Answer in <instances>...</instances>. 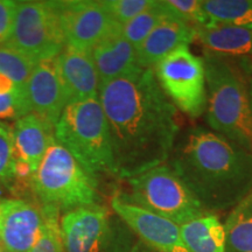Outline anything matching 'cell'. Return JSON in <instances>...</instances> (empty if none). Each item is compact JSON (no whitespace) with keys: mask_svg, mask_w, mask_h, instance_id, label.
I'll use <instances>...</instances> for the list:
<instances>
[{"mask_svg":"<svg viewBox=\"0 0 252 252\" xmlns=\"http://www.w3.org/2000/svg\"><path fill=\"white\" fill-rule=\"evenodd\" d=\"M111 208L135 237L157 252H188L181 238L180 225L115 195Z\"/></svg>","mask_w":252,"mask_h":252,"instance_id":"10","label":"cell"},{"mask_svg":"<svg viewBox=\"0 0 252 252\" xmlns=\"http://www.w3.org/2000/svg\"><path fill=\"white\" fill-rule=\"evenodd\" d=\"M163 93L174 106L191 119L207 111L206 69L202 58L181 46L153 69Z\"/></svg>","mask_w":252,"mask_h":252,"instance_id":"7","label":"cell"},{"mask_svg":"<svg viewBox=\"0 0 252 252\" xmlns=\"http://www.w3.org/2000/svg\"><path fill=\"white\" fill-rule=\"evenodd\" d=\"M0 252H2V249H1V247H0Z\"/></svg>","mask_w":252,"mask_h":252,"instance_id":"32","label":"cell"},{"mask_svg":"<svg viewBox=\"0 0 252 252\" xmlns=\"http://www.w3.org/2000/svg\"><path fill=\"white\" fill-rule=\"evenodd\" d=\"M195 39L196 27L180 19H168L135 48L138 65L143 69H154L176 48L189 46Z\"/></svg>","mask_w":252,"mask_h":252,"instance_id":"15","label":"cell"},{"mask_svg":"<svg viewBox=\"0 0 252 252\" xmlns=\"http://www.w3.org/2000/svg\"><path fill=\"white\" fill-rule=\"evenodd\" d=\"M54 135L89 174L115 176L109 125L98 98L65 106Z\"/></svg>","mask_w":252,"mask_h":252,"instance_id":"4","label":"cell"},{"mask_svg":"<svg viewBox=\"0 0 252 252\" xmlns=\"http://www.w3.org/2000/svg\"><path fill=\"white\" fill-rule=\"evenodd\" d=\"M168 19L179 18L167 5L166 0H153L149 8L123 26V35L137 48L160 24Z\"/></svg>","mask_w":252,"mask_h":252,"instance_id":"21","label":"cell"},{"mask_svg":"<svg viewBox=\"0 0 252 252\" xmlns=\"http://www.w3.org/2000/svg\"><path fill=\"white\" fill-rule=\"evenodd\" d=\"M111 216L103 204L81 207L64 213L60 230L64 252H100L108 237Z\"/></svg>","mask_w":252,"mask_h":252,"instance_id":"11","label":"cell"},{"mask_svg":"<svg viewBox=\"0 0 252 252\" xmlns=\"http://www.w3.org/2000/svg\"><path fill=\"white\" fill-rule=\"evenodd\" d=\"M152 2L153 0H103L110 17L122 27L143 13Z\"/></svg>","mask_w":252,"mask_h":252,"instance_id":"26","label":"cell"},{"mask_svg":"<svg viewBox=\"0 0 252 252\" xmlns=\"http://www.w3.org/2000/svg\"><path fill=\"white\" fill-rule=\"evenodd\" d=\"M181 238L188 252H225V230L216 214L202 216L180 225Z\"/></svg>","mask_w":252,"mask_h":252,"instance_id":"19","label":"cell"},{"mask_svg":"<svg viewBox=\"0 0 252 252\" xmlns=\"http://www.w3.org/2000/svg\"><path fill=\"white\" fill-rule=\"evenodd\" d=\"M36 62L7 45L0 46V74L27 93V83Z\"/></svg>","mask_w":252,"mask_h":252,"instance_id":"23","label":"cell"},{"mask_svg":"<svg viewBox=\"0 0 252 252\" xmlns=\"http://www.w3.org/2000/svg\"><path fill=\"white\" fill-rule=\"evenodd\" d=\"M65 45L93 50L119 26L106 11L103 0H53Z\"/></svg>","mask_w":252,"mask_h":252,"instance_id":"9","label":"cell"},{"mask_svg":"<svg viewBox=\"0 0 252 252\" xmlns=\"http://www.w3.org/2000/svg\"><path fill=\"white\" fill-rule=\"evenodd\" d=\"M249 93H250V102H251V109H252V81L249 84Z\"/></svg>","mask_w":252,"mask_h":252,"instance_id":"31","label":"cell"},{"mask_svg":"<svg viewBox=\"0 0 252 252\" xmlns=\"http://www.w3.org/2000/svg\"><path fill=\"white\" fill-rule=\"evenodd\" d=\"M126 181L128 193H119V197L176 224L181 225L206 214L197 198L168 163Z\"/></svg>","mask_w":252,"mask_h":252,"instance_id":"6","label":"cell"},{"mask_svg":"<svg viewBox=\"0 0 252 252\" xmlns=\"http://www.w3.org/2000/svg\"><path fill=\"white\" fill-rule=\"evenodd\" d=\"M176 17L195 27L207 26L212 24L204 12L202 1L198 0H166Z\"/></svg>","mask_w":252,"mask_h":252,"instance_id":"27","label":"cell"},{"mask_svg":"<svg viewBox=\"0 0 252 252\" xmlns=\"http://www.w3.org/2000/svg\"><path fill=\"white\" fill-rule=\"evenodd\" d=\"M202 60L207 82V123L210 130L252 153V109L243 75L223 56L206 52Z\"/></svg>","mask_w":252,"mask_h":252,"instance_id":"3","label":"cell"},{"mask_svg":"<svg viewBox=\"0 0 252 252\" xmlns=\"http://www.w3.org/2000/svg\"><path fill=\"white\" fill-rule=\"evenodd\" d=\"M15 162L13 126L0 121V190L15 186Z\"/></svg>","mask_w":252,"mask_h":252,"instance_id":"25","label":"cell"},{"mask_svg":"<svg viewBox=\"0 0 252 252\" xmlns=\"http://www.w3.org/2000/svg\"><path fill=\"white\" fill-rule=\"evenodd\" d=\"M30 189L39 206L70 212L99 204L98 181L54 139L32 178Z\"/></svg>","mask_w":252,"mask_h":252,"instance_id":"5","label":"cell"},{"mask_svg":"<svg viewBox=\"0 0 252 252\" xmlns=\"http://www.w3.org/2000/svg\"><path fill=\"white\" fill-rule=\"evenodd\" d=\"M2 252H7V251H4V250H2Z\"/></svg>","mask_w":252,"mask_h":252,"instance_id":"33","label":"cell"},{"mask_svg":"<svg viewBox=\"0 0 252 252\" xmlns=\"http://www.w3.org/2000/svg\"><path fill=\"white\" fill-rule=\"evenodd\" d=\"M196 39L207 52L223 58H252V28L212 23L196 27Z\"/></svg>","mask_w":252,"mask_h":252,"instance_id":"18","label":"cell"},{"mask_svg":"<svg viewBox=\"0 0 252 252\" xmlns=\"http://www.w3.org/2000/svg\"><path fill=\"white\" fill-rule=\"evenodd\" d=\"M202 7L212 23L252 28V0H206Z\"/></svg>","mask_w":252,"mask_h":252,"instance_id":"22","label":"cell"},{"mask_svg":"<svg viewBox=\"0 0 252 252\" xmlns=\"http://www.w3.org/2000/svg\"><path fill=\"white\" fill-rule=\"evenodd\" d=\"M98 99L108 121L115 176L127 180L168 162L180 137L179 112L153 69L100 84Z\"/></svg>","mask_w":252,"mask_h":252,"instance_id":"1","label":"cell"},{"mask_svg":"<svg viewBox=\"0 0 252 252\" xmlns=\"http://www.w3.org/2000/svg\"><path fill=\"white\" fill-rule=\"evenodd\" d=\"M39 63L55 60L65 48L59 19L49 1H18L12 34L5 43Z\"/></svg>","mask_w":252,"mask_h":252,"instance_id":"8","label":"cell"},{"mask_svg":"<svg viewBox=\"0 0 252 252\" xmlns=\"http://www.w3.org/2000/svg\"><path fill=\"white\" fill-rule=\"evenodd\" d=\"M55 63L67 105L98 98L100 83L91 50L65 46Z\"/></svg>","mask_w":252,"mask_h":252,"instance_id":"13","label":"cell"},{"mask_svg":"<svg viewBox=\"0 0 252 252\" xmlns=\"http://www.w3.org/2000/svg\"><path fill=\"white\" fill-rule=\"evenodd\" d=\"M55 127L37 117L28 113L14 122L13 135L17 159L30 166L31 171H37L43 157L55 139Z\"/></svg>","mask_w":252,"mask_h":252,"instance_id":"17","label":"cell"},{"mask_svg":"<svg viewBox=\"0 0 252 252\" xmlns=\"http://www.w3.org/2000/svg\"><path fill=\"white\" fill-rule=\"evenodd\" d=\"M26 90L31 113L55 127L67 106L55 60L36 63Z\"/></svg>","mask_w":252,"mask_h":252,"instance_id":"14","label":"cell"},{"mask_svg":"<svg viewBox=\"0 0 252 252\" xmlns=\"http://www.w3.org/2000/svg\"><path fill=\"white\" fill-rule=\"evenodd\" d=\"M126 252H157L152 250V249L145 245L143 242H140L139 239L135 237L133 232H132L130 241H128L127 248H126Z\"/></svg>","mask_w":252,"mask_h":252,"instance_id":"30","label":"cell"},{"mask_svg":"<svg viewBox=\"0 0 252 252\" xmlns=\"http://www.w3.org/2000/svg\"><path fill=\"white\" fill-rule=\"evenodd\" d=\"M132 231L121 220L111 219L108 237L100 252H126Z\"/></svg>","mask_w":252,"mask_h":252,"instance_id":"28","label":"cell"},{"mask_svg":"<svg viewBox=\"0 0 252 252\" xmlns=\"http://www.w3.org/2000/svg\"><path fill=\"white\" fill-rule=\"evenodd\" d=\"M224 230L225 252H252V193L232 208Z\"/></svg>","mask_w":252,"mask_h":252,"instance_id":"20","label":"cell"},{"mask_svg":"<svg viewBox=\"0 0 252 252\" xmlns=\"http://www.w3.org/2000/svg\"><path fill=\"white\" fill-rule=\"evenodd\" d=\"M167 163L206 213L232 209L252 193V153L209 128L180 135Z\"/></svg>","mask_w":252,"mask_h":252,"instance_id":"2","label":"cell"},{"mask_svg":"<svg viewBox=\"0 0 252 252\" xmlns=\"http://www.w3.org/2000/svg\"><path fill=\"white\" fill-rule=\"evenodd\" d=\"M42 213V225L35 244L30 252H64L63 251L60 210L53 206H40Z\"/></svg>","mask_w":252,"mask_h":252,"instance_id":"24","label":"cell"},{"mask_svg":"<svg viewBox=\"0 0 252 252\" xmlns=\"http://www.w3.org/2000/svg\"><path fill=\"white\" fill-rule=\"evenodd\" d=\"M18 1L0 0V46L7 42L13 30Z\"/></svg>","mask_w":252,"mask_h":252,"instance_id":"29","label":"cell"},{"mask_svg":"<svg viewBox=\"0 0 252 252\" xmlns=\"http://www.w3.org/2000/svg\"><path fill=\"white\" fill-rule=\"evenodd\" d=\"M42 225L41 207L21 197L0 198V247L7 252H30Z\"/></svg>","mask_w":252,"mask_h":252,"instance_id":"12","label":"cell"},{"mask_svg":"<svg viewBox=\"0 0 252 252\" xmlns=\"http://www.w3.org/2000/svg\"><path fill=\"white\" fill-rule=\"evenodd\" d=\"M118 27L91 50L99 83L124 77L139 69L135 47L123 35Z\"/></svg>","mask_w":252,"mask_h":252,"instance_id":"16","label":"cell"}]
</instances>
